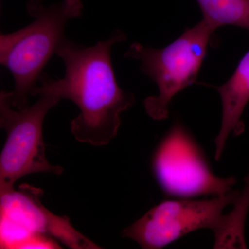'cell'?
<instances>
[{"instance_id":"obj_9","label":"cell","mask_w":249,"mask_h":249,"mask_svg":"<svg viewBox=\"0 0 249 249\" xmlns=\"http://www.w3.org/2000/svg\"><path fill=\"white\" fill-rule=\"evenodd\" d=\"M203 19L215 29L235 26L249 31V0H196Z\"/></svg>"},{"instance_id":"obj_1","label":"cell","mask_w":249,"mask_h":249,"mask_svg":"<svg viewBox=\"0 0 249 249\" xmlns=\"http://www.w3.org/2000/svg\"><path fill=\"white\" fill-rule=\"evenodd\" d=\"M126 37L124 31L116 29L107 40L91 47L65 37L56 52L65 64V76L54 80L42 73L40 86L31 91L33 96L52 94L76 105L80 114L70 127L78 142L107 145L117 134L121 113L135 103L134 94L118 85L111 65V48Z\"/></svg>"},{"instance_id":"obj_5","label":"cell","mask_w":249,"mask_h":249,"mask_svg":"<svg viewBox=\"0 0 249 249\" xmlns=\"http://www.w3.org/2000/svg\"><path fill=\"white\" fill-rule=\"evenodd\" d=\"M152 165L165 194L181 199L224 196L233 190L236 183L233 177L214 175L202 149L179 121L159 144Z\"/></svg>"},{"instance_id":"obj_2","label":"cell","mask_w":249,"mask_h":249,"mask_svg":"<svg viewBox=\"0 0 249 249\" xmlns=\"http://www.w3.org/2000/svg\"><path fill=\"white\" fill-rule=\"evenodd\" d=\"M27 12L35 18L20 30L0 36V62L14 77L11 91L13 107L29 106V98L50 58L65 38L67 22L80 17L83 4L80 0H63L45 6L42 0H30Z\"/></svg>"},{"instance_id":"obj_3","label":"cell","mask_w":249,"mask_h":249,"mask_svg":"<svg viewBox=\"0 0 249 249\" xmlns=\"http://www.w3.org/2000/svg\"><path fill=\"white\" fill-rule=\"evenodd\" d=\"M215 30L202 19L163 48L144 47L139 42L130 45L124 58L139 60L142 73L158 87V95L149 96L143 102L147 114L152 119H168L173 98L196 83Z\"/></svg>"},{"instance_id":"obj_7","label":"cell","mask_w":249,"mask_h":249,"mask_svg":"<svg viewBox=\"0 0 249 249\" xmlns=\"http://www.w3.org/2000/svg\"><path fill=\"white\" fill-rule=\"evenodd\" d=\"M43 191L22 184L18 191L1 196V219L22 227L30 233L53 237L73 249H101L73 227L70 218L49 211L41 202Z\"/></svg>"},{"instance_id":"obj_6","label":"cell","mask_w":249,"mask_h":249,"mask_svg":"<svg viewBox=\"0 0 249 249\" xmlns=\"http://www.w3.org/2000/svg\"><path fill=\"white\" fill-rule=\"evenodd\" d=\"M239 193L240 191L232 190L211 199L162 201L124 229L122 236L132 239L146 249L163 248L200 229H210L215 236L224 224V209L234 204Z\"/></svg>"},{"instance_id":"obj_4","label":"cell","mask_w":249,"mask_h":249,"mask_svg":"<svg viewBox=\"0 0 249 249\" xmlns=\"http://www.w3.org/2000/svg\"><path fill=\"white\" fill-rule=\"evenodd\" d=\"M60 100L54 95L42 94L33 106L14 109L11 91L0 93V126L6 132L0 156V196L14 191L16 181L31 174L63 173L62 167L47 160L42 134L45 116Z\"/></svg>"},{"instance_id":"obj_8","label":"cell","mask_w":249,"mask_h":249,"mask_svg":"<svg viewBox=\"0 0 249 249\" xmlns=\"http://www.w3.org/2000/svg\"><path fill=\"white\" fill-rule=\"evenodd\" d=\"M213 88L219 93L222 104V124L214 139L215 160H219L229 135H240L245 130L242 116L249 102V50L239 62L231 77L224 84Z\"/></svg>"},{"instance_id":"obj_10","label":"cell","mask_w":249,"mask_h":249,"mask_svg":"<svg viewBox=\"0 0 249 249\" xmlns=\"http://www.w3.org/2000/svg\"><path fill=\"white\" fill-rule=\"evenodd\" d=\"M58 243L48 236L31 233L18 244L15 249H60Z\"/></svg>"}]
</instances>
